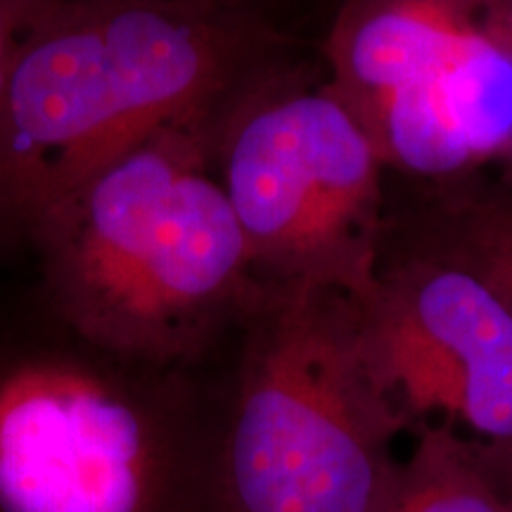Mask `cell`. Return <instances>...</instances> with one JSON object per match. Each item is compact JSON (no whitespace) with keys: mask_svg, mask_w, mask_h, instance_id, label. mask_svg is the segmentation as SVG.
Returning <instances> with one entry per match:
<instances>
[{"mask_svg":"<svg viewBox=\"0 0 512 512\" xmlns=\"http://www.w3.org/2000/svg\"><path fill=\"white\" fill-rule=\"evenodd\" d=\"M280 48L249 5L36 0L0 110V240L157 128L226 112Z\"/></svg>","mask_w":512,"mask_h":512,"instance_id":"cell-2","label":"cell"},{"mask_svg":"<svg viewBox=\"0 0 512 512\" xmlns=\"http://www.w3.org/2000/svg\"><path fill=\"white\" fill-rule=\"evenodd\" d=\"M221 382L214 512H375L403 413L370 373L358 309L318 285L266 287Z\"/></svg>","mask_w":512,"mask_h":512,"instance_id":"cell-4","label":"cell"},{"mask_svg":"<svg viewBox=\"0 0 512 512\" xmlns=\"http://www.w3.org/2000/svg\"><path fill=\"white\" fill-rule=\"evenodd\" d=\"M465 10L446 3H384L342 10L332 27L328 57L337 95L349 110L432 86L477 36ZM361 110L351 112L358 114Z\"/></svg>","mask_w":512,"mask_h":512,"instance_id":"cell-7","label":"cell"},{"mask_svg":"<svg viewBox=\"0 0 512 512\" xmlns=\"http://www.w3.org/2000/svg\"><path fill=\"white\" fill-rule=\"evenodd\" d=\"M375 512H392V510H389V508H387V505H384V501H382V503H380V508H377Z\"/></svg>","mask_w":512,"mask_h":512,"instance_id":"cell-12","label":"cell"},{"mask_svg":"<svg viewBox=\"0 0 512 512\" xmlns=\"http://www.w3.org/2000/svg\"><path fill=\"white\" fill-rule=\"evenodd\" d=\"M432 259L477 278L512 318V200H470L448 211L444 249Z\"/></svg>","mask_w":512,"mask_h":512,"instance_id":"cell-10","label":"cell"},{"mask_svg":"<svg viewBox=\"0 0 512 512\" xmlns=\"http://www.w3.org/2000/svg\"><path fill=\"white\" fill-rule=\"evenodd\" d=\"M214 169L266 287H373L380 155L330 88L259 76L221 117Z\"/></svg>","mask_w":512,"mask_h":512,"instance_id":"cell-5","label":"cell"},{"mask_svg":"<svg viewBox=\"0 0 512 512\" xmlns=\"http://www.w3.org/2000/svg\"><path fill=\"white\" fill-rule=\"evenodd\" d=\"M441 105L475 157L512 143V50L479 29L437 81Z\"/></svg>","mask_w":512,"mask_h":512,"instance_id":"cell-8","label":"cell"},{"mask_svg":"<svg viewBox=\"0 0 512 512\" xmlns=\"http://www.w3.org/2000/svg\"><path fill=\"white\" fill-rule=\"evenodd\" d=\"M354 117L377 155L418 174L446 176L475 159L441 105L437 83L387 95Z\"/></svg>","mask_w":512,"mask_h":512,"instance_id":"cell-9","label":"cell"},{"mask_svg":"<svg viewBox=\"0 0 512 512\" xmlns=\"http://www.w3.org/2000/svg\"><path fill=\"white\" fill-rule=\"evenodd\" d=\"M358 309L363 354L399 411H444L512 453V318L477 278L422 256Z\"/></svg>","mask_w":512,"mask_h":512,"instance_id":"cell-6","label":"cell"},{"mask_svg":"<svg viewBox=\"0 0 512 512\" xmlns=\"http://www.w3.org/2000/svg\"><path fill=\"white\" fill-rule=\"evenodd\" d=\"M221 382L133 361L0 264V512H214Z\"/></svg>","mask_w":512,"mask_h":512,"instance_id":"cell-3","label":"cell"},{"mask_svg":"<svg viewBox=\"0 0 512 512\" xmlns=\"http://www.w3.org/2000/svg\"><path fill=\"white\" fill-rule=\"evenodd\" d=\"M226 112L166 124L0 240V264L83 339L204 368L266 294L214 169Z\"/></svg>","mask_w":512,"mask_h":512,"instance_id":"cell-1","label":"cell"},{"mask_svg":"<svg viewBox=\"0 0 512 512\" xmlns=\"http://www.w3.org/2000/svg\"><path fill=\"white\" fill-rule=\"evenodd\" d=\"M34 8L36 0H0V110H3L12 62Z\"/></svg>","mask_w":512,"mask_h":512,"instance_id":"cell-11","label":"cell"}]
</instances>
